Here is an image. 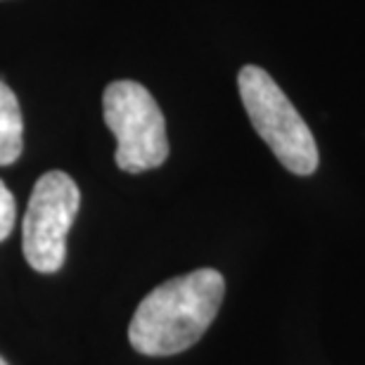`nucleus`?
<instances>
[{
    "mask_svg": "<svg viewBox=\"0 0 365 365\" xmlns=\"http://www.w3.org/2000/svg\"><path fill=\"white\" fill-rule=\"evenodd\" d=\"M81 192L64 171H48L36 180L21 223V250L38 273H57L67 259V235L76 221Z\"/></svg>",
    "mask_w": 365,
    "mask_h": 365,
    "instance_id": "20e7f679",
    "label": "nucleus"
},
{
    "mask_svg": "<svg viewBox=\"0 0 365 365\" xmlns=\"http://www.w3.org/2000/svg\"><path fill=\"white\" fill-rule=\"evenodd\" d=\"M0 365H7V363H5V359H3V356H0Z\"/></svg>",
    "mask_w": 365,
    "mask_h": 365,
    "instance_id": "0eeeda50",
    "label": "nucleus"
},
{
    "mask_svg": "<svg viewBox=\"0 0 365 365\" xmlns=\"http://www.w3.org/2000/svg\"><path fill=\"white\" fill-rule=\"evenodd\" d=\"M107 128L116 135V166L126 173L157 169L169 157L166 121L152 93L138 81H114L102 95Z\"/></svg>",
    "mask_w": 365,
    "mask_h": 365,
    "instance_id": "7ed1b4c3",
    "label": "nucleus"
},
{
    "mask_svg": "<svg viewBox=\"0 0 365 365\" xmlns=\"http://www.w3.org/2000/svg\"><path fill=\"white\" fill-rule=\"evenodd\" d=\"M240 98L252 126L275 159L294 176H311L320 164L318 145L302 114L266 69L247 64L237 76Z\"/></svg>",
    "mask_w": 365,
    "mask_h": 365,
    "instance_id": "f03ea898",
    "label": "nucleus"
},
{
    "mask_svg": "<svg viewBox=\"0 0 365 365\" xmlns=\"http://www.w3.org/2000/svg\"><path fill=\"white\" fill-rule=\"evenodd\" d=\"M21 109L17 95L5 81H0V166H10L21 157Z\"/></svg>",
    "mask_w": 365,
    "mask_h": 365,
    "instance_id": "39448f33",
    "label": "nucleus"
},
{
    "mask_svg": "<svg viewBox=\"0 0 365 365\" xmlns=\"http://www.w3.org/2000/svg\"><path fill=\"white\" fill-rule=\"evenodd\" d=\"M14 218H17V204H14V197L7 185L0 180V242L12 232Z\"/></svg>",
    "mask_w": 365,
    "mask_h": 365,
    "instance_id": "423d86ee",
    "label": "nucleus"
},
{
    "mask_svg": "<svg viewBox=\"0 0 365 365\" xmlns=\"http://www.w3.org/2000/svg\"><path fill=\"white\" fill-rule=\"evenodd\" d=\"M225 297V277L214 268L171 277L138 304L128 341L143 356L187 351L214 323Z\"/></svg>",
    "mask_w": 365,
    "mask_h": 365,
    "instance_id": "f257e3e1",
    "label": "nucleus"
}]
</instances>
